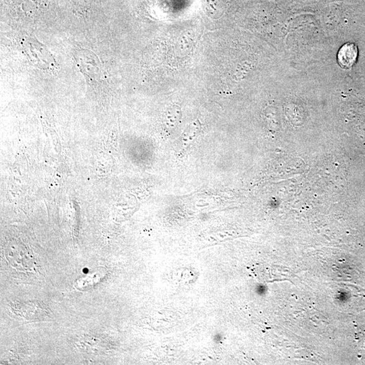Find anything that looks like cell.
<instances>
[{"label":"cell","mask_w":365,"mask_h":365,"mask_svg":"<svg viewBox=\"0 0 365 365\" xmlns=\"http://www.w3.org/2000/svg\"><path fill=\"white\" fill-rule=\"evenodd\" d=\"M358 50L356 44L348 42L339 49L337 54V62L343 69H350L358 60Z\"/></svg>","instance_id":"1"},{"label":"cell","mask_w":365,"mask_h":365,"mask_svg":"<svg viewBox=\"0 0 365 365\" xmlns=\"http://www.w3.org/2000/svg\"><path fill=\"white\" fill-rule=\"evenodd\" d=\"M226 0H205V11L212 19L221 17L225 11Z\"/></svg>","instance_id":"2"},{"label":"cell","mask_w":365,"mask_h":365,"mask_svg":"<svg viewBox=\"0 0 365 365\" xmlns=\"http://www.w3.org/2000/svg\"><path fill=\"white\" fill-rule=\"evenodd\" d=\"M181 116V109L178 105L170 106L165 112V125L168 128L175 127Z\"/></svg>","instance_id":"3"},{"label":"cell","mask_w":365,"mask_h":365,"mask_svg":"<svg viewBox=\"0 0 365 365\" xmlns=\"http://www.w3.org/2000/svg\"><path fill=\"white\" fill-rule=\"evenodd\" d=\"M200 130H201V123L199 120H195L192 122L188 126L182 136V142L184 144L188 145V144H192L199 135Z\"/></svg>","instance_id":"4"},{"label":"cell","mask_w":365,"mask_h":365,"mask_svg":"<svg viewBox=\"0 0 365 365\" xmlns=\"http://www.w3.org/2000/svg\"><path fill=\"white\" fill-rule=\"evenodd\" d=\"M87 270L88 269H87V268H85V269H83V272H85V273H87V272H88Z\"/></svg>","instance_id":"5"}]
</instances>
